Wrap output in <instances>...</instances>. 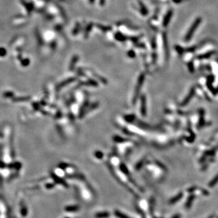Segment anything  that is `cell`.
Masks as SVG:
<instances>
[{"label":"cell","instance_id":"obj_1","mask_svg":"<svg viewBox=\"0 0 218 218\" xmlns=\"http://www.w3.org/2000/svg\"><path fill=\"white\" fill-rule=\"evenodd\" d=\"M195 93V90H194V88H192L191 90H190V92H189V94L187 96V97L185 98V100H184V101L182 102V103L181 104V106H184L185 105L187 104L189 102V101L191 100L192 98V97L193 96V95Z\"/></svg>","mask_w":218,"mask_h":218},{"label":"cell","instance_id":"obj_2","mask_svg":"<svg viewBox=\"0 0 218 218\" xmlns=\"http://www.w3.org/2000/svg\"><path fill=\"white\" fill-rule=\"evenodd\" d=\"M183 197V193L180 192L179 193H177L175 196L173 197L171 199L168 200V204L169 205H174L176 204V202H177L178 201H179Z\"/></svg>","mask_w":218,"mask_h":218},{"label":"cell","instance_id":"obj_3","mask_svg":"<svg viewBox=\"0 0 218 218\" xmlns=\"http://www.w3.org/2000/svg\"><path fill=\"white\" fill-rule=\"evenodd\" d=\"M155 199L154 198H153V197H152L150 199L149 205H148V211H149V213L151 216H153V213H154V208H155Z\"/></svg>","mask_w":218,"mask_h":218},{"label":"cell","instance_id":"obj_4","mask_svg":"<svg viewBox=\"0 0 218 218\" xmlns=\"http://www.w3.org/2000/svg\"><path fill=\"white\" fill-rule=\"evenodd\" d=\"M196 196L194 194H191L190 196H189V198H187L186 200V202L185 204V207L187 210H190L191 207L192 206L193 202L194 201V200L195 199Z\"/></svg>","mask_w":218,"mask_h":218},{"label":"cell","instance_id":"obj_5","mask_svg":"<svg viewBox=\"0 0 218 218\" xmlns=\"http://www.w3.org/2000/svg\"><path fill=\"white\" fill-rule=\"evenodd\" d=\"M79 210V207L78 205H69L65 208V210L67 212H77Z\"/></svg>","mask_w":218,"mask_h":218},{"label":"cell","instance_id":"obj_6","mask_svg":"<svg viewBox=\"0 0 218 218\" xmlns=\"http://www.w3.org/2000/svg\"><path fill=\"white\" fill-rule=\"evenodd\" d=\"M110 213L108 212H102L97 213L95 214L96 218H107L110 216Z\"/></svg>","mask_w":218,"mask_h":218},{"label":"cell","instance_id":"obj_7","mask_svg":"<svg viewBox=\"0 0 218 218\" xmlns=\"http://www.w3.org/2000/svg\"><path fill=\"white\" fill-rule=\"evenodd\" d=\"M146 101H145V98L143 96L142 98V104H141V113L143 116L146 115Z\"/></svg>","mask_w":218,"mask_h":218},{"label":"cell","instance_id":"obj_8","mask_svg":"<svg viewBox=\"0 0 218 218\" xmlns=\"http://www.w3.org/2000/svg\"><path fill=\"white\" fill-rule=\"evenodd\" d=\"M218 183V174L215 176V177H214V178L212 180V181H210V182L208 185L209 187L212 188V187H213L215 186V185H216Z\"/></svg>","mask_w":218,"mask_h":218},{"label":"cell","instance_id":"obj_9","mask_svg":"<svg viewBox=\"0 0 218 218\" xmlns=\"http://www.w3.org/2000/svg\"><path fill=\"white\" fill-rule=\"evenodd\" d=\"M114 213H115V215L118 218H130L128 216L125 215V214H124L122 212H119V210H115Z\"/></svg>","mask_w":218,"mask_h":218},{"label":"cell","instance_id":"obj_10","mask_svg":"<svg viewBox=\"0 0 218 218\" xmlns=\"http://www.w3.org/2000/svg\"><path fill=\"white\" fill-rule=\"evenodd\" d=\"M7 55V50L4 47H0V56L3 57Z\"/></svg>","mask_w":218,"mask_h":218},{"label":"cell","instance_id":"obj_11","mask_svg":"<svg viewBox=\"0 0 218 218\" xmlns=\"http://www.w3.org/2000/svg\"><path fill=\"white\" fill-rule=\"evenodd\" d=\"M182 218V215H181V214H179V213H177V214L173 215L170 218Z\"/></svg>","mask_w":218,"mask_h":218},{"label":"cell","instance_id":"obj_12","mask_svg":"<svg viewBox=\"0 0 218 218\" xmlns=\"http://www.w3.org/2000/svg\"><path fill=\"white\" fill-rule=\"evenodd\" d=\"M27 62H29V60L28 59H25V60H24V61H22V65H27V64H29L28 63H26Z\"/></svg>","mask_w":218,"mask_h":218},{"label":"cell","instance_id":"obj_13","mask_svg":"<svg viewBox=\"0 0 218 218\" xmlns=\"http://www.w3.org/2000/svg\"><path fill=\"white\" fill-rule=\"evenodd\" d=\"M5 167V164L2 161H0V168H4Z\"/></svg>","mask_w":218,"mask_h":218},{"label":"cell","instance_id":"obj_14","mask_svg":"<svg viewBox=\"0 0 218 218\" xmlns=\"http://www.w3.org/2000/svg\"><path fill=\"white\" fill-rule=\"evenodd\" d=\"M214 217H215V214H212L207 218H214Z\"/></svg>","mask_w":218,"mask_h":218},{"label":"cell","instance_id":"obj_15","mask_svg":"<svg viewBox=\"0 0 218 218\" xmlns=\"http://www.w3.org/2000/svg\"><path fill=\"white\" fill-rule=\"evenodd\" d=\"M157 218V217H155V218Z\"/></svg>","mask_w":218,"mask_h":218},{"label":"cell","instance_id":"obj_16","mask_svg":"<svg viewBox=\"0 0 218 218\" xmlns=\"http://www.w3.org/2000/svg\"></svg>","mask_w":218,"mask_h":218},{"label":"cell","instance_id":"obj_17","mask_svg":"<svg viewBox=\"0 0 218 218\" xmlns=\"http://www.w3.org/2000/svg\"></svg>","mask_w":218,"mask_h":218}]
</instances>
